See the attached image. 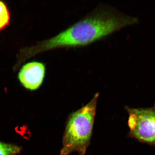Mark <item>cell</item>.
I'll list each match as a JSON object with an SVG mask.
<instances>
[{
    "mask_svg": "<svg viewBox=\"0 0 155 155\" xmlns=\"http://www.w3.org/2000/svg\"><path fill=\"white\" fill-rule=\"evenodd\" d=\"M138 22L137 17L123 14L114 8L100 6L56 36L23 50L20 57L24 61L45 51L85 46Z\"/></svg>",
    "mask_w": 155,
    "mask_h": 155,
    "instance_id": "1",
    "label": "cell"
},
{
    "mask_svg": "<svg viewBox=\"0 0 155 155\" xmlns=\"http://www.w3.org/2000/svg\"><path fill=\"white\" fill-rule=\"evenodd\" d=\"M97 93L85 105L69 115L62 140L61 155L77 153L85 155L92 135L97 103Z\"/></svg>",
    "mask_w": 155,
    "mask_h": 155,
    "instance_id": "2",
    "label": "cell"
},
{
    "mask_svg": "<svg viewBox=\"0 0 155 155\" xmlns=\"http://www.w3.org/2000/svg\"><path fill=\"white\" fill-rule=\"evenodd\" d=\"M125 109L128 114V137L155 147V102L150 107Z\"/></svg>",
    "mask_w": 155,
    "mask_h": 155,
    "instance_id": "3",
    "label": "cell"
},
{
    "mask_svg": "<svg viewBox=\"0 0 155 155\" xmlns=\"http://www.w3.org/2000/svg\"><path fill=\"white\" fill-rule=\"evenodd\" d=\"M45 66L43 63L31 62L22 66L18 78L22 86L30 91H35L42 84L45 75Z\"/></svg>",
    "mask_w": 155,
    "mask_h": 155,
    "instance_id": "4",
    "label": "cell"
},
{
    "mask_svg": "<svg viewBox=\"0 0 155 155\" xmlns=\"http://www.w3.org/2000/svg\"><path fill=\"white\" fill-rule=\"evenodd\" d=\"M21 151L19 146L0 141V155H19Z\"/></svg>",
    "mask_w": 155,
    "mask_h": 155,
    "instance_id": "5",
    "label": "cell"
},
{
    "mask_svg": "<svg viewBox=\"0 0 155 155\" xmlns=\"http://www.w3.org/2000/svg\"><path fill=\"white\" fill-rule=\"evenodd\" d=\"M10 13L5 3L0 1V31L10 23Z\"/></svg>",
    "mask_w": 155,
    "mask_h": 155,
    "instance_id": "6",
    "label": "cell"
}]
</instances>
